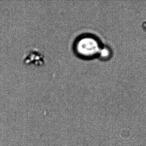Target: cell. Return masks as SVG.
<instances>
[{
  "label": "cell",
  "instance_id": "7a4b0ae2",
  "mask_svg": "<svg viewBox=\"0 0 146 146\" xmlns=\"http://www.w3.org/2000/svg\"><path fill=\"white\" fill-rule=\"evenodd\" d=\"M23 61L26 65L41 66L45 64L46 60L43 52L38 48H32L24 54Z\"/></svg>",
  "mask_w": 146,
  "mask_h": 146
},
{
  "label": "cell",
  "instance_id": "6da1fadb",
  "mask_svg": "<svg viewBox=\"0 0 146 146\" xmlns=\"http://www.w3.org/2000/svg\"><path fill=\"white\" fill-rule=\"evenodd\" d=\"M71 49L77 58L83 60L94 58L100 50L96 39L88 34L77 36L72 43Z\"/></svg>",
  "mask_w": 146,
  "mask_h": 146
},
{
  "label": "cell",
  "instance_id": "3957f363",
  "mask_svg": "<svg viewBox=\"0 0 146 146\" xmlns=\"http://www.w3.org/2000/svg\"><path fill=\"white\" fill-rule=\"evenodd\" d=\"M100 56L102 59L108 58L111 54L110 50L107 48H103L100 51Z\"/></svg>",
  "mask_w": 146,
  "mask_h": 146
}]
</instances>
